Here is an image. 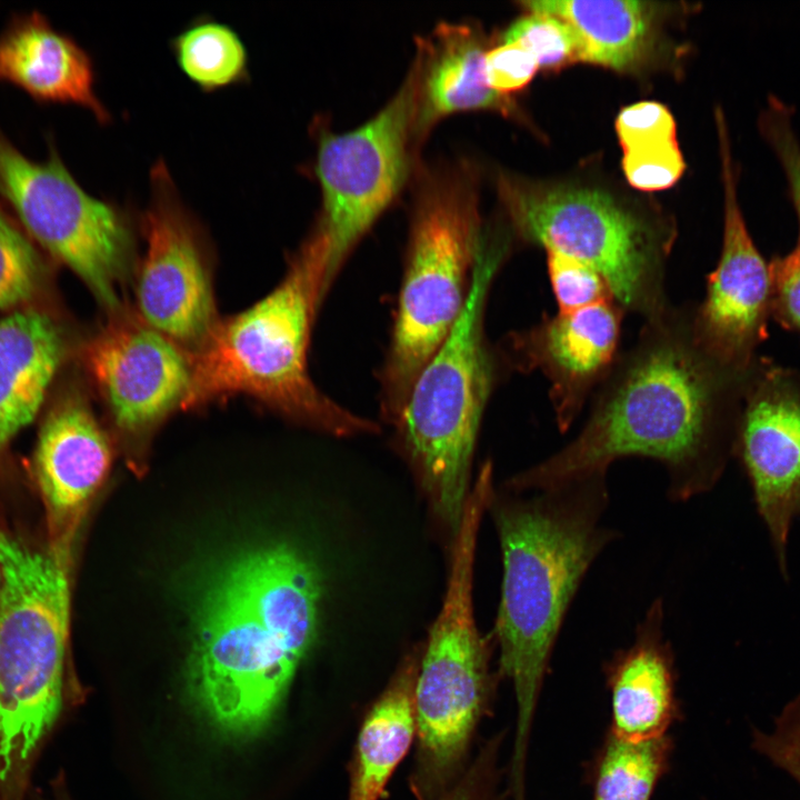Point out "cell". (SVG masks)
<instances>
[{
	"label": "cell",
	"mask_w": 800,
	"mask_h": 800,
	"mask_svg": "<svg viewBox=\"0 0 800 800\" xmlns=\"http://www.w3.org/2000/svg\"><path fill=\"white\" fill-rule=\"evenodd\" d=\"M693 302L670 304L644 320L593 394L578 434L559 451L514 474L506 489L546 490L607 474L619 459L664 467L668 497L687 501L711 490L733 454L749 372L729 370L700 346ZM752 369V368H751Z\"/></svg>",
	"instance_id": "1"
},
{
	"label": "cell",
	"mask_w": 800,
	"mask_h": 800,
	"mask_svg": "<svg viewBox=\"0 0 800 800\" xmlns=\"http://www.w3.org/2000/svg\"><path fill=\"white\" fill-rule=\"evenodd\" d=\"M608 504L607 474H594L528 498L494 493L490 506L503 564L494 633L500 672L516 698L509 778L517 784L526 781L537 704L564 618L591 564L618 534L601 524Z\"/></svg>",
	"instance_id": "2"
},
{
	"label": "cell",
	"mask_w": 800,
	"mask_h": 800,
	"mask_svg": "<svg viewBox=\"0 0 800 800\" xmlns=\"http://www.w3.org/2000/svg\"><path fill=\"white\" fill-rule=\"evenodd\" d=\"M329 236L317 221L278 286L247 310L220 320L192 356L191 386L182 409L246 394L292 422L329 436L379 431L378 423L323 393L308 371L312 324L329 291Z\"/></svg>",
	"instance_id": "3"
},
{
	"label": "cell",
	"mask_w": 800,
	"mask_h": 800,
	"mask_svg": "<svg viewBox=\"0 0 800 800\" xmlns=\"http://www.w3.org/2000/svg\"><path fill=\"white\" fill-rule=\"evenodd\" d=\"M319 606L286 587L251 588L227 567L198 610L189 694L223 738L248 741L273 720L317 638Z\"/></svg>",
	"instance_id": "4"
},
{
	"label": "cell",
	"mask_w": 800,
	"mask_h": 800,
	"mask_svg": "<svg viewBox=\"0 0 800 800\" xmlns=\"http://www.w3.org/2000/svg\"><path fill=\"white\" fill-rule=\"evenodd\" d=\"M72 547L0 527V800H23L32 768L71 702Z\"/></svg>",
	"instance_id": "5"
},
{
	"label": "cell",
	"mask_w": 800,
	"mask_h": 800,
	"mask_svg": "<svg viewBox=\"0 0 800 800\" xmlns=\"http://www.w3.org/2000/svg\"><path fill=\"white\" fill-rule=\"evenodd\" d=\"M509 251L510 236L504 230L483 231L464 309L416 378L393 426L394 442L432 514L453 538L470 492L482 416L502 366L486 337L484 314Z\"/></svg>",
	"instance_id": "6"
},
{
	"label": "cell",
	"mask_w": 800,
	"mask_h": 800,
	"mask_svg": "<svg viewBox=\"0 0 800 800\" xmlns=\"http://www.w3.org/2000/svg\"><path fill=\"white\" fill-rule=\"evenodd\" d=\"M416 178L398 309L378 374L380 416L392 427L464 309L483 232L470 163L424 167Z\"/></svg>",
	"instance_id": "7"
},
{
	"label": "cell",
	"mask_w": 800,
	"mask_h": 800,
	"mask_svg": "<svg viewBox=\"0 0 800 800\" xmlns=\"http://www.w3.org/2000/svg\"><path fill=\"white\" fill-rule=\"evenodd\" d=\"M490 499L473 490L453 538L441 610L422 649L416 682L417 800H439L466 770L473 733L493 693L489 649L473 614L472 583L478 531Z\"/></svg>",
	"instance_id": "8"
},
{
	"label": "cell",
	"mask_w": 800,
	"mask_h": 800,
	"mask_svg": "<svg viewBox=\"0 0 800 800\" xmlns=\"http://www.w3.org/2000/svg\"><path fill=\"white\" fill-rule=\"evenodd\" d=\"M499 200L522 241L596 270L626 311L651 319L671 304L667 293L668 228L597 189L497 177Z\"/></svg>",
	"instance_id": "9"
},
{
	"label": "cell",
	"mask_w": 800,
	"mask_h": 800,
	"mask_svg": "<svg viewBox=\"0 0 800 800\" xmlns=\"http://www.w3.org/2000/svg\"><path fill=\"white\" fill-rule=\"evenodd\" d=\"M0 200L51 258L69 268L109 317L123 312L122 287L136 239L128 214L89 194L48 140V156L33 161L0 130Z\"/></svg>",
	"instance_id": "10"
},
{
	"label": "cell",
	"mask_w": 800,
	"mask_h": 800,
	"mask_svg": "<svg viewBox=\"0 0 800 800\" xmlns=\"http://www.w3.org/2000/svg\"><path fill=\"white\" fill-rule=\"evenodd\" d=\"M414 79L408 72L389 102L360 127L319 130L314 172L322 207L318 220L330 241L328 287L406 184L412 166Z\"/></svg>",
	"instance_id": "11"
},
{
	"label": "cell",
	"mask_w": 800,
	"mask_h": 800,
	"mask_svg": "<svg viewBox=\"0 0 800 800\" xmlns=\"http://www.w3.org/2000/svg\"><path fill=\"white\" fill-rule=\"evenodd\" d=\"M146 251L137 272V317L191 356L219 324L209 248L163 161L150 172L141 218Z\"/></svg>",
	"instance_id": "12"
},
{
	"label": "cell",
	"mask_w": 800,
	"mask_h": 800,
	"mask_svg": "<svg viewBox=\"0 0 800 800\" xmlns=\"http://www.w3.org/2000/svg\"><path fill=\"white\" fill-rule=\"evenodd\" d=\"M83 363L116 432L132 446L182 409L191 386L192 356L123 312L89 340Z\"/></svg>",
	"instance_id": "13"
},
{
	"label": "cell",
	"mask_w": 800,
	"mask_h": 800,
	"mask_svg": "<svg viewBox=\"0 0 800 800\" xmlns=\"http://www.w3.org/2000/svg\"><path fill=\"white\" fill-rule=\"evenodd\" d=\"M724 191L723 238L719 261L707 277L706 296L694 303L693 329L702 349L719 364L747 373L767 338L771 314L769 264L756 247L737 196L728 130L716 114Z\"/></svg>",
	"instance_id": "14"
},
{
	"label": "cell",
	"mask_w": 800,
	"mask_h": 800,
	"mask_svg": "<svg viewBox=\"0 0 800 800\" xmlns=\"http://www.w3.org/2000/svg\"><path fill=\"white\" fill-rule=\"evenodd\" d=\"M733 454L751 481L786 574L788 536L800 514V373L757 359L743 392Z\"/></svg>",
	"instance_id": "15"
},
{
	"label": "cell",
	"mask_w": 800,
	"mask_h": 800,
	"mask_svg": "<svg viewBox=\"0 0 800 800\" xmlns=\"http://www.w3.org/2000/svg\"><path fill=\"white\" fill-rule=\"evenodd\" d=\"M626 311L616 301L544 313L533 326L511 331L498 351L502 366L540 371L558 429L566 432L609 374L620 353Z\"/></svg>",
	"instance_id": "16"
},
{
	"label": "cell",
	"mask_w": 800,
	"mask_h": 800,
	"mask_svg": "<svg viewBox=\"0 0 800 800\" xmlns=\"http://www.w3.org/2000/svg\"><path fill=\"white\" fill-rule=\"evenodd\" d=\"M113 446L89 402L76 391L48 411L36 444L33 474L48 543L73 547L91 500L112 466Z\"/></svg>",
	"instance_id": "17"
},
{
	"label": "cell",
	"mask_w": 800,
	"mask_h": 800,
	"mask_svg": "<svg viewBox=\"0 0 800 800\" xmlns=\"http://www.w3.org/2000/svg\"><path fill=\"white\" fill-rule=\"evenodd\" d=\"M488 51L480 28L470 23H439L417 39L410 71L414 79L413 150L443 118L461 111H492L519 119L512 97L493 91L484 76Z\"/></svg>",
	"instance_id": "18"
},
{
	"label": "cell",
	"mask_w": 800,
	"mask_h": 800,
	"mask_svg": "<svg viewBox=\"0 0 800 800\" xmlns=\"http://www.w3.org/2000/svg\"><path fill=\"white\" fill-rule=\"evenodd\" d=\"M662 599L638 623L633 642L606 663L614 737L647 741L667 736L677 719L674 654L663 633Z\"/></svg>",
	"instance_id": "19"
},
{
	"label": "cell",
	"mask_w": 800,
	"mask_h": 800,
	"mask_svg": "<svg viewBox=\"0 0 800 800\" xmlns=\"http://www.w3.org/2000/svg\"><path fill=\"white\" fill-rule=\"evenodd\" d=\"M0 82L40 102L80 106L102 124L110 121L94 92L90 56L37 11L12 16L0 32Z\"/></svg>",
	"instance_id": "20"
},
{
	"label": "cell",
	"mask_w": 800,
	"mask_h": 800,
	"mask_svg": "<svg viewBox=\"0 0 800 800\" xmlns=\"http://www.w3.org/2000/svg\"><path fill=\"white\" fill-rule=\"evenodd\" d=\"M67 353L49 313L23 308L0 318V452L38 414Z\"/></svg>",
	"instance_id": "21"
},
{
	"label": "cell",
	"mask_w": 800,
	"mask_h": 800,
	"mask_svg": "<svg viewBox=\"0 0 800 800\" xmlns=\"http://www.w3.org/2000/svg\"><path fill=\"white\" fill-rule=\"evenodd\" d=\"M422 649L408 653L368 711L350 766L348 800H379L416 733L414 691Z\"/></svg>",
	"instance_id": "22"
},
{
	"label": "cell",
	"mask_w": 800,
	"mask_h": 800,
	"mask_svg": "<svg viewBox=\"0 0 800 800\" xmlns=\"http://www.w3.org/2000/svg\"><path fill=\"white\" fill-rule=\"evenodd\" d=\"M520 4L566 21L578 36L583 62L617 71L630 70L648 53L657 9L632 0H531Z\"/></svg>",
	"instance_id": "23"
},
{
	"label": "cell",
	"mask_w": 800,
	"mask_h": 800,
	"mask_svg": "<svg viewBox=\"0 0 800 800\" xmlns=\"http://www.w3.org/2000/svg\"><path fill=\"white\" fill-rule=\"evenodd\" d=\"M672 749L669 736L631 742L608 731L592 767L593 800H650Z\"/></svg>",
	"instance_id": "24"
},
{
	"label": "cell",
	"mask_w": 800,
	"mask_h": 800,
	"mask_svg": "<svg viewBox=\"0 0 800 800\" xmlns=\"http://www.w3.org/2000/svg\"><path fill=\"white\" fill-rule=\"evenodd\" d=\"M171 49L182 73L204 92L249 79L248 52L229 26L201 19L176 36Z\"/></svg>",
	"instance_id": "25"
},
{
	"label": "cell",
	"mask_w": 800,
	"mask_h": 800,
	"mask_svg": "<svg viewBox=\"0 0 800 800\" xmlns=\"http://www.w3.org/2000/svg\"><path fill=\"white\" fill-rule=\"evenodd\" d=\"M38 246L0 201V309L26 308L47 276Z\"/></svg>",
	"instance_id": "26"
},
{
	"label": "cell",
	"mask_w": 800,
	"mask_h": 800,
	"mask_svg": "<svg viewBox=\"0 0 800 800\" xmlns=\"http://www.w3.org/2000/svg\"><path fill=\"white\" fill-rule=\"evenodd\" d=\"M502 42H516L537 60L539 69L559 70L583 62L581 42L562 19L542 12H529L513 21L501 36Z\"/></svg>",
	"instance_id": "27"
},
{
	"label": "cell",
	"mask_w": 800,
	"mask_h": 800,
	"mask_svg": "<svg viewBox=\"0 0 800 800\" xmlns=\"http://www.w3.org/2000/svg\"><path fill=\"white\" fill-rule=\"evenodd\" d=\"M547 253V271L558 311L616 301L604 279L589 266L557 252Z\"/></svg>",
	"instance_id": "28"
},
{
	"label": "cell",
	"mask_w": 800,
	"mask_h": 800,
	"mask_svg": "<svg viewBox=\"0 0 800 800\" xmlns=\"http://www.w3.org/2000/svg\"><path fill=\"white\" fill-rule=\"evenodd\" d=\"M684 169V159L677 140L623 150V173L632 187L642 191H659L672 187Z\"/></svg>",
	"instance_id": "29"
},
{
	"label": "cell",
	"mask_w": 800,
	"mask_h": 800,
	"mask_svg": "<svg viewBox=\"0 0 800 800\" xmlns=\"http://www.w3.org/2000/svg\"><path fill=\"white\" fill-rule=\"evenodd\" d=\"M616 132L622 151L634 147L677 140V126L669 109L656 101L624 107L616 119Z\"/></svg>",
	"instance_id": "30"
},
{
	"label": "cell",
	"mask_w": 800,
	"mask_h": 800,
	"mask_svg": "<svg viewBox=\"0 0 800 800\" xmlns=\"http://www.w3.org/2000/svg\"><path fill=\"white\" fill-rule=\"evenodd\" d=\"M752 747L800 784V694L774 719V729L752 731Z\"/></svg>",
	"instance_id": "31"
},
{
	"label": "cell",
	"mask_w": 800,
	"mask_h": 800,
	"mask_svg": "<svg viewBox=\"0 0 800 800\" xmlns=\"http://www.w3.org/2000/svg\"><path fill=\"white\" fill-rule=\"evenodd\" d=\"M539 66L534 57L516 42H502L488 49L484 56V76L488 86L496 92L511 97L526 88Z\"/></svg>",
	"instance_id": "32"
},
{
	"label": "cell",
	"mask_w": 800,
	"mask_h": 800,
	"mask_svg": "<svg viewBox=\"0 0 800 800\" xmlns=\"http://www.w3.org/2000/svg\"><path fill=\"white\" fill-rule=\"evenodd\" d=\"M502 738L493 737L473 762L439 800H503L499 791V749Z\"/></svg>",
	"instance_id": "33"
},
{
	"label": "cell",
	"mask_w": 800,
	"mask_h": 800,
	"mask_svg": "<svg viewBox=\"0 0 800 800\" xmlns=\"http://www.w3.org/2000/svg\"><path fill=\"white\" fill-rule=\"evenodd\" d=\"M769 268L771 314L781 326L800 332V250L773 259Z\"/></svg>",
	"instance_id": "34"
},
{
	"label": "cell",
	"mask_w": 800,
	"mask_h": 800,
	"mask_svg": "<svg viewBox=\"0 0 800 800\" xmlns=\"http://www.w3.org/2000/svg\"><path fill=\"white\" fill-rule=\"evenodd\" d=\"M762 133L772 146L782 164L789 182L793 204L799 221L800 250V144L788 117H776L763 127Z\"/></svg>",
	"instance_id": "35"
},
{
	"label": "cell",
	"mask_w": 800,
	"mask_h": 800,
	"mask_svg": "<svg viewBox=\"0 0 800 800\" xmlns=\"http://www.w3.org/2000/svg\"><path fill=\"white\" fill-rule=\"evenodd\" d=\"M32 800H71L69 793L66 790L62 777L54 780L51 784V790L47 794L33 796Z\"/></svg>",
	"instance_id": "36"
},
{
	"label": "cell",
	"mask_w": 800,
	"mask_h": 800,
	"mask_svg": "<svg viewBox=\"0 0 800 800\" xmlns=\"http://www.w3.org/2000/svg\"><path fill=\"white\" fill-rule=\"evenodd\" d=\"M1 589H2V571H1V566H0V593H1Z\"/></svg>",
	"instance_id": "37"
}]
</instances>
